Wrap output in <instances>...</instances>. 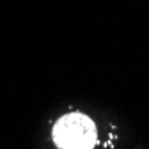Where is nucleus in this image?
Returning <instances> with one entry per match:
<instances>
[{
  "mask_svg": "<svg viewBox=\"0 0 149 149\" xmlns=\"http://www.w3.org/2000/svg\"><path fill=\"white\" fill-rule=\"evenodd\" d=\"M96 139L94 123L78 112L61 117L53 126V140L61 149H92Z\"/></svg>",
  "mask_w": 149,
  "mask_h": 149,
  "instance_id": "nucleus-1",
  "label": "nucleus"
}]
</instances>
